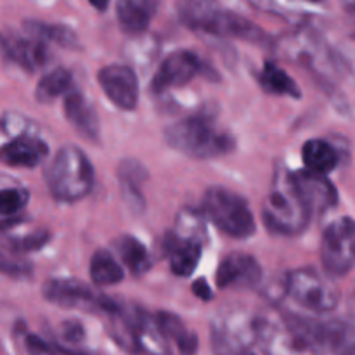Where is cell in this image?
<instances>
[{"instance_id": "obj_1", "label": "cell", "mask_w": 355, "mask_h": 355, "mask_svg": "<svg viewBox=\"0 0 355 355\" xmlns=\"http://www.w3.org/2000/svg\"><path fill=\"white\" fill-rule=\"evenodd\" d=\"M179 19L187 28L214 37H236L252 44H266L269 37L262 28L246 17L222 9L211 0H179Z\"/></svg>"}, {"instance_id": "obj_2", "label": "cell", "mask_w": 355, "mask_h": 355, "mask_svg": "<svg viewBox=\"0 0 355 355\" xmlns=\"http://www.w3.org/2000/svg\"><path fill=\"white\" fill-rule=\"evenodd\" d=\"M165 141L194 159H211L234 149V139L203 114L187 116L165 128Z\"/></svg>"}, {"instance_id": "obj_3", "label": "cell", "mask_w": 355, "mask_h": 355, "mask_svg": "<svg viewBox=\"0 0 355 355\" xmlns=\"http://www.w3.org/2000/svg\"><path fill=\"white\" fill-rule=\"evenodd\" d=\"M262 214L267 227L284 236L304 232L312 217L304 198L295 186L291 173L281 168L274 175L272 187L266 198Z\"/></svg>"}, {"instance_id": "obj_4", "label": "cell", "mask_w": 355, "mask_h": 355, "mask_svg": "<svg viewBox=\"0 0 355 355\" xmlns=\"http://www.w3.org/2000/svg\"><path fill=\"white\" fill-rule=\"evenodd\" d=\"M45 184L58 201L82 200L94 186L92 163L76 146H62L45 168Z\"/></svg>"}, {"instance_id": "obj_5", "label": "cell", "mask_w": 355, "mask_h": 355, "mask_svg": "<svg viewBox=\"0 0 355 355\" xmlns=\"http://www.w3.org/2000/svg\"><path fill=\"white\" fill-rule=\"evenodd\" d=\"M201 211L215 227L234 239L250 238L257 229L255 217L245 198L225 187H210L205 191Z\"/></svg>"}, {"instance_id": "obj_6", "label": "cell", "mask_w": 355, "mask_h": 355, "mask_svg": "<svg viewBox=\"0 0 355 355\" xmlns=\"http://www.w3.org/2000/svg\"><path fill=\"white\" fill-rule=\"evenodd\" d=\"M284 293L315 314H328L340 304V290L335 281L311 267L288 272Z\"/></svg>"}, {"instance_id": "obj_7", "label": "cell", "mask_w": 355, "mask_h": 355, "mask_svg": "<svg viewBox=\"0 0 355 355\" xmlns=\"http://www.w3.org/2000/svg\"><path fill=\"white\" fill-rule=\"evenodd\" d=\"M259 340V315L245 309L231 307L217 314L211 322V347L215 355H239Z\"/></svg>"}, {"instance_id": "obj_8", "label": "cell", "mask_w": 355, "mask_h": 355, "mask_svg": "<svg viewBox=\"0 0 355 355\" xmlns=\"http://www.w3.org/2000/svg\"><path fill=\"white\" fill-rule=\"evenodd\" d=\"M44 298L49 304H54L62 309H80L87 312H110L116 311L118 302L113 298L104 297L97 293L89 284L78 279H68V277H52L44 283L42 288Z\"/></svg>"}, {"instance_id": "obj_9", "label": "cell", "mask_w": 355, "mask_h": 355, "mask_svg": "<svg viewBox=\"0 0 355 355\" xmlns=\"http://www.w3.org/2000/svg\"><path fill=\"white\" fill-rule=\"evenodd\" d=\"M321 260L328 276H345L355 267V220L342 217L322 232Z\"/></svg>"}, {"instance_id": "obj_10", "label": "cell", "mask_w": 355, "mask_h": 355, "mask_svg": "<svg viewBox=\"0 0 355 355\" xmlns=\"http://www.w3.org/2000/svg\"><path fill=\"white\" fill-rule=\"evenodd\" d=\"M203 61L193 51H175L163 59L151 82L153 94H163L175 87H184L203 71Z\"/></svg>"}, {"instance_id": "obj_11", "label": "cell", "mask_w": 355, "mask_h": 355, "mask_svg": "<svg viewBox=\"0 0 355 355\" xmlns=\"http://www.w3.org/2000/svg\"><path fill=\"white\" fill-rule=\"evenodd\" d=\"M104 96L123 111L135 110L139 103V80L134 69L125 64H107L97 73Z\"/></svg>"}, {"instance_id": "obj_12", "label": "cell", "mask_w": 355, "mask_h": 355, "mask_svg": "<svg viewBox=\"0 0 355 355\" xmlns=\"http://www.w3.org/2000/svg\"><path fill=\"white\" fill-rule=\"evenodd\" d=\"M293 182L297 186L298 193L304 198L309 211L312 214H324L331 210L338 203V193L333 186L331 180L324 173L312 172V170H300V172L291 173Z\"/></svg>"}, {"instance_id": "obj_13", "label": "cell", "mask_w": 355, "mask_h": 355, "mask_svg": "<svg viewBox=\"0 0 355 355\" xmlns=\"http://www.w3.org/2000/svg\"><path fill=\"white\" fill-rule=\"evenodd\" d=\"M218 288H238V290H252L262 283V267L255 257L246 253H232L220 262L215 276Z\"/></svg>"}, {"instance_id": "obj_14", "label": "cell", "mask_w": 355, "mask_h": 355, "mask_svg": "<svg viewBox=\"0 0 355 355\" xmlns=\"http://www.w3.org/2000/svg\"><path fill=\"white\" fill-rule=\"evenodd\" d=\"M0 51L26 71H37L49 61L47 44L30 35L19 37V35L0 33Z\"/></svg>"}, {"instance_id": "obj_15", "label": "cell", "mask_w": 355, "mask_h": 355, "mask_svg": "<svg viewBox=\"0 0 355 355\" xmlns=\"http://www.w3.org/2000/svg\"><path fill=\"white\" fill-rule=\"evenodd\" d=\"M128 318L134 328L135 342H137L139 352L149 355H168V340L159 329L155 318L142 311L137 305H127Z\"/></svg>"}, {"instance_id": "obj_16", "label": "cell", "mask_w": 355, "mask_h": 355, "mask_svg": "<svg viewBox=\"0 0 355 355\" xmlns=\"http://www.w3.org/2000/svg\"><path fill=\"white\" fill-rule=\"evenodd\" d=\"M49 156V146L33 135H17L0 149V159L9 166L35 168Z\"/></svg>"}, {"instance_id": "obj_17", "label": "cell", "mask_w": 355, "mask_h": 355, "mask_svg": "<svg viewBox=\"0 0 355 355\" xmlns=\"http://www.w3.org/2000/svg\"><path fill=\"white\" fill-rule=\"evenodd\" d=\"M64 114L75 130H78L89 141H99L101 125L96 110L90 101L78 90L71 89L64 96Z\"/></svg>"}, {"instance_id": "obj_18", "label": "cell", "mask_w": 355, "mask_h": 355, "mask_svg": "<svg viewBox=\"0 0 355 355\" xmlns=\"http://www.w3.org/2000/svg\"><path fill=\"white\" fill-rule=\"evenodd\" d=\"M158 0H116V19L128 35H142L151 24Z\"/></svg>"}, {"instance_id": "obj_19", "label": "cell", "mask_w": 355, "mask_h": 355, "mask_svg": "<svg viewBox=\"0 0 355 355\" xmlns=\"http://www.w3.org/2000/svg\"><path fill=\"white\" fill-rule=\"evenodd\" d=\"M163 250L170 260V270L175 276L187 277L196 270L203 246L196 245V243L182 241V239L175 238L172 232H166L165 239H163Z\"/></svg>"}, {"instance_id": "obj_20", "label": "cell", "mask_w": 355, "mask_h": 355, "mask_svg": "<svg viewBox=\"0 0 355 355\" xmlns=\"http://www.w3.org/2000/svg\"><path fill=\"white\" fill-rule=\"evenodd\" d=\"M148 170L142 163L135 159H123L118 165V179L121 184V194L125 203L130 207L134 214H141L144 210V198L141 194V186L148 180Z\"/></svg>"}, {"instance_id": "obj_21", "label": "cell", "mask_w": 355, "mask_h": 355, "mask_svg": "<svg viewBox=\"0 0 355 355\" xmlns=\"http://www.w3.org/2000/svg\"><path fill=\"white\" fill-rule=\"evenodd\" d=\"M113 248L116 255L121 259L123 266L134 276H142V274H146L151 269V255H149L148 248L134 236H118L113 241Z\"/></svg>"}, {"instance_id": "obj_22", "label": "cell", "mask_w": 355, "mask_h": 355, "mask_svg": "<svg viewBox=\"0 0 355 355\" xmlns=\"http://www.w3.org/2000/svg\"><path fill=\"white\" fill-rule=\"evenodd\" d=\"M156 322H158L159 329L166 340H172L179 349L180 355H196L198 352V336L196 333L189 331L182 319L179 315L172 314V312H158L155 315Z\"/></svg>"}, {"instance_id": "obj_23", "label": "cell", "mask_w": 355, "mask_h": 355, "mask_svg": "<svg viewBox=\"0 0 355 355\" xmlns=\"http://www.w3.org/2000/svg\"><path fill=\"white\" fill-rule=\"evenodd\" d=\"M302 158L305 168L324 175L338 166V151L324 139H311L305 142L302 148Z\"/></svg>"}, {"instance_id": "obj_24", "label": "cell", "mask_w": 355, "mask_h": 355, "mask_svg": "<svg viewBox=\"0 0 355 355\" xmlns=\"http://www.w3.org/2000/svg\"><path fill=\"white\" fill-rule=\"evenodd\" d=\"M23 31L24 35L38 38L45 44H55L68 49L78 47V37L75 35V31L68 26H62V24H49L42 23V21L28 19L23 23Z\"/></svg>"}, {"instance_id": "obj_25", "label": "cell", "mask_w": 355, "mask_h": 355, "mask_svg": "<svg viewBox=\"0 0 355 355\" xmlns=\"http://www.w3.org/2000/svg\"><path fill=\"white\" fill-rule=\"evenodd\" d=\"M170 232L182 241L203 246L207 241V218H205L203 211L196 210V208H182L177 214L175 224Z\"/></svg>"}, {"instance_id": "obj_26", "label": "cell", "mask_w": 355, "mask_h": 355, "mask_svg": "<svg viewBox=\"0 0 355 355\" xmlns=\"http://www.w3.org/2000/svg\"><path fill=\"white\" fill-rule=\"evenodd\" d=\"M90 279L96 286H113L123 281L125 272L114 255L107 250H97L90 259Z\"/></svg>"}, {"instance_id": "obj_27", "label": "cell", "mask_w": 355, "mask_h": 355, "mask_svg": "<svg viewBox=\"0 0 355 355\" xmlns=\"http://www.w3.org/2000/svg\"><path fill=\"white\" fill-rule=\"evenodd\" d=\"M73 89V76L66 68H54L45 73L35 89L38 103L49 104L58 97H64Z\"/></svg>"}, {"instance_id": "obj_28", "label": "cell", "mask_w": 355, "mask_h": 355, "mask_svg": "<svg viewBox=\"0 0 355 355\" xmlns=\"http://www.w3.org/2000/svg\"><path fill=\"white\" fill-rule=\"evenodd\" d=\"M259 83L266 92L274 94V96H288L293 97V99L302 97V92L295 80L284 69H281L279 66L270 61L266 62L262 73L259 75Z\"/></svg>"}, {"instance_id": "obj_29", "label": "cell", "mask_w": 355, "mask_h": 355, "mask_svg": "<svg viewBox=\"0 0 355 355\" xmlns=\"http://www.w3.org/2000/svg\"><path fill=\"white\" fill-rule=\"evenodd\" d=\"M49 241H51V232L33 231L28 232V234L7 236V238H3L2 246L6 248V252L12 253V255H21V253H30L42 250Z\"/></svg>"}, {"instance_id": "obj_30", "label": "cell", "mask_w": 355, "mask_h": 355, "mask_svg": "<svg viewBox=\"0 0 355 355\" xmlns=\"http://www.w3.org/2000/svg\"><path fill=\"white\" fill-rule=\"evenodd\" d=\"M30 201V193L19 187L0 189V217H14L24 210Z\"/></svg>"}, {"instance_id": "obj_31", "label": "cell", "mask_w": 355, "mask_h": 355, "mask_svg": "<svg viewBox=\"0 0 355 355\" xmlns=\"http://www.w3.org/2000/svg\"><path fill=\"white\" fill-rule=\"evenodd\" d=\"M31 272H33V266L30 262L0 250V274L9 277H28Z\"/></svg>"}, {"instance_id": "obj_32", "label": "cell", "mask_w": 355, "mask_h": 355, "mask_svg": "<svg viewBox=\"0 0 355 355\" xmlns=\"http://www.w3.org/2000/svg\"><path fill=\"white\" fill-rule=\"evenodd\" d=\"M61 338L68 347H76L85 338V329L78 321H64L61 324Z\"/></svg>"}, {"instance_id": "obj_33", "label": "cell", "mask_w": 355, "mask_h": 355, "mask_svg": "<svg viewBox=\"0 0 355 355\" xmlns=\"http://www.w3.org/2000/svg\"><path fill=\"white\" fill-rule=\"evenodd\" d=\"M24 349H26L28 355H58L55 347L45 342L42 336L31 335V333L24 336Z\"/></svg>"}, {"instance_id": "obj_34", "label": "cell", "mask_w": 355, "mask_h": 355, "mask_svg": "<svg viewBox=\"0 0 355 355\" xmlns=\"http://www.w3.org/2000/svg\"><path fill=\"white\" fill-rule=\"evenodd\" d=\"M193 293L196 295L198 298H201V300H210L214 295H211V290L210 286H208V283L205 279H198L194 281L193 284Z\"/></svg>"}, {"instance_id": "obj_35", "label": "cell", "mask_w": 355, "mask_h": 355, "mask_svg": "<svg viewBox=\"0 0 355 355\" xmlns=\"http://www.w3.org/2000/svg\"><path fill=\"white\" fill-rule=\"evenodd\" d=\"M24 218L21 215H14V217H2L0 218V232H9L10 229L19 225Z\"/></svg>"}, {"instance_id": "obj_36", "label": "cell", "mask_w": 355, "mask_h": 355, "mask_svg": "<svg viewBox=\"0 0 355 355\" xmlns=\"http://www.w3.org/2000/svg\"><path fill=\"white\" fill-rule=\"evenodd\" d=\"M59 355H97L94 352H89V350H83V349H76V347H68V345H58L55 347Z\"/></svg>"}, {"instance_id": "obj_37", "label": "cell", "mask_w": 355, "mask_h": 355, "mask_svg": "<svg viewBox=\"0 0 355 355\" xmlns=\"http://www.w3.org/2000/svg\"><path fill=\"white\" fill-rule=\"evenodd\" d=\"M250 2H252V6H255V7H259V9H262V10H270V12H272V10H276V0H250Z\"/></svg>"}, {"instance_id": "obj_38", "label": "cell", "mask_w": 355, "mask_h": 355, "mask_svg": "<svg viewBox=\"0 0 355 355\" xmlns=\"http://www.w3.org/2000/svg\"><path fill=\"white\" fill-rule=\"evenodd\" d=\"M89 2H90V6H94L97 10H101V12H103V10L107 9V3H110V0H89Z\"/></svg>"}, {"instance_id": "obj_39", "label": "cell", "mask_w": 355, "mask_h": 355, "mask_svg": "<svg viewBox=\"0 0 355 355\" xmlns=\"http://www.w3.org/2000/svg\"><path fill=\"white\" fill-rule=\"evenodd\" d=\"M347 2H349V7L354 10V14H355V0H347Z\"/></svg>"}, {"instance_id": "obj_40", "label": "cell", "mask_w": 355, "mask_h": 355, "mask_svg": "<svg viewBox=\"0 0 355 355\" xmlns=\"http://www.w3.org/2000/svg\"><path fill=\"white\" fill-rule=\"evenodd\" d=\"M239 355H255V354H252V352H250V350H246V352H243V354H239Z\"/></svg>"}, {"instance_id": "obj_41", "label": "cell", "mask_w": 355, "mask_h": 355, "mask_svg": "<svg viewBox=\"0 0 355 355\" xmlns=\"http://www.w3.org/2000/svg\"><path fill=\"white\" fill-rule=\"evenodd\" d=\"M309 2H321V0H309Z\"/></svg>"}]
</instances>
